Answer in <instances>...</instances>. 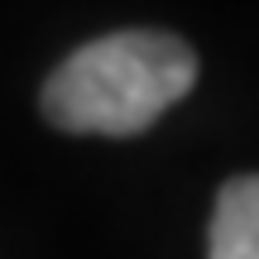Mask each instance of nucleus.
Segmentation results:
<instances>
[{"instance_id": "1", "label": "nucleus", "mask_w": 259, "mask_h": 259, "mask_svg": "<svg viewBox=\"0 0 259 259\" xmlns=\"http://www.w3.org/2000/svg\"><path fill=\"white\" fill-rule=\"evenodd\" d=\"M197 87V53L158 29H120L82 44L44 82V115L67 135L130 139Z\"/></svg>"}, {"instance_id": "2", "label": "nucleus", "mask_w": 259, "mask_h": 259, "mask_svg": "<svg viewBox=\"0 0 259 259\" xmlns=\"http://www.w3.org/2000/svg\"><path fill=\"white\" fill-rule=\"evenodd\" d=\"M206 259H259V173L231 178L216 192Z\"/></svg>"}]
</instances>
